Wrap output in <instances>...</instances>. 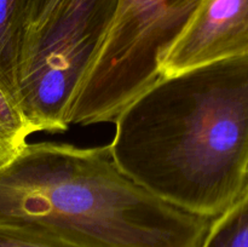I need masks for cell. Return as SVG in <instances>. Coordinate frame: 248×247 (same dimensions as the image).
<instances>
[{
	"mask_svg": "<svg viewBox=\"0 0 248 247\" xmlns=\"http://www.w3.org/2000/svg\"><path fill=\"white\" fill-rule=\"evenodd\" d=\"M29 9L31 0H0V85L16 101Z\"/></svg>",
	"mask_w": 248,
	"mask_h": 247,
	"instance_id": "6",
	"label": "cell"
},
{
	"mask_svg": "<svg viewBox=\"0 0 248 247\" xmlns=\"http://www.w3.org/2000/svg\"><path fill=\"white\" fill-rule=\"evenodd\" d=\"M211 220L135 183L108 145L28 143L0 165V224L38 228L82 247H199Z\"/></svg>",
	"mask_w": 248,
	"mask_h": 247,
	"instance_id": "2",
	"label": "cell"
},
{
	"mask_svg": "<svg viewBox=\"0 0 248 247\" xmlns=\"http://www.w3.org/2000/svg\"><path fill=\"white\" fill-rule=\"evenodd\" d=\"M248 55V0H205L171 46L161 77Z\"/></svg>",
	"mask_w": 248,
	"mask_h": 247,
	"instance_id": "5",
	"label": "cell"
},
{
	"mask_svg": "<svg viewBox=\"0 0 248 247\" xmlns=\"http://www.w3.org/2000/svg\"><path fill=\"white\" fill-rule=\"evenodd\" d=\"M57 0H31V9H29V22L27 33L29 31L38 26L44 17L48 14L53 5L56 4ZM27 35V34H26Z\"/></svg>",
	"mask_w": 248,
	"mask_h": 247,
	"instance_id": "10",
	"label": "cell"
},
{
	"mask_svg": "<svg viewBox=\"0 0 248 247\" xmlns=\"http://www.w3.org/2000/svg\"><path fill=\"white\" fill-rule=\"evenodd\" d=\"M34 132L16 99L0 85V165L14 159Z\"/></svg>",
	"mask_w": 248,
	"mask_h": 247,
	"instance_id": "8",
	"label": "cell"
},
{
	"mask_svg": "<svg viewBox=\"0 0 248 247\" xmlns=\"http://www.w3.org/2000/svg\"><path fill=\"white\" fill-rule=\"evenodd\" d=\"M199 247H248V188L232 206L211 220Z\"/></svg>",
	"mask_w": 248,
	"mask_h": 247,
	"instance_id": "7",
	"label": "cell"
},
{
	"mask_svg": "<svg viewBox=\"0 0 248 247\" xmlns=\"http://www.w3.org/2000/svg\"><path fill=\"white\" fill-rule=\"evenodd\" d=\"M0 247H82L28 225L0 224Z\"/></svg>",
	"mask_w": 248,
	"mask_h": 247,
	"instance_id": "9",
	"label": "cell"
},
{
	"mask_svg": "<svg viewBox=\"0 0 248 247\" xmlns=\"http://www.w3.org/2000/svg\"><path fill=\"white\" fill-rule=\"evenodd\" d=\"M108 147L157 199L218 217L248 188V55L159 77L119 113Z\"/></svg>",
	"mask_w": 248,
	"mask_h": 247,
	"instance_id": "1",
	"label": "cell"
},
{
	"mask_svg": "<svg viewBox=\"0 0 248 247\" xmlns=\"http://www.w3.org/2000/svg\"><path fill=\"white\" fill-rule=\"evenodd\" d=\"M118 0H57L27 33L16 98L35 131H65L67 113L113 22Z\"/></svg>",
	"mask_w": 248,
	"mask_h": 247,
	"instance_id": "4",
	"label": "cell"
},
{
	"mask_svg": "<svg viewBox=\"0 0 248 247\" xmlns=\"http://www.w3.org/2000/svg\"><path fill=\"white\" fill-rule=\"evenodd\" d=\"M205 0H118L106 39L72 99L68 125L115 120L161 77L171 46Z\"/></svg>",
	"mask_w": 248,
	"mask_h": 247,
	"instance_id": "3",
	"label": "cell"
}]
</instances>
